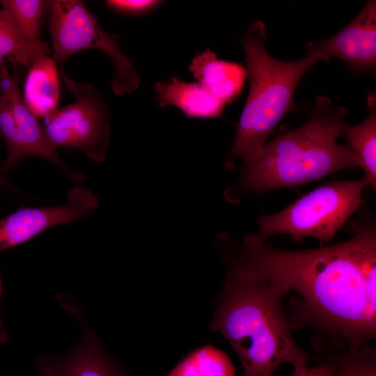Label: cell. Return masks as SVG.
<instances>
[{"label":"cell","mask_w":376,"mask_h":376,"mask_svg":"<svg viewBox=\"0 0 376 376\" xmlns=\"http://www.w3.org/2000/svg\"><path fill=\"white\" fill-rule=\"evenodd\" d=\"M228 269L256 275L300 297L290 327L311 325L337 348L359 350L376 336V226H354L349 240L319 248H276L246 235L226 256Z\"/></svg>","instance_id":"1"},{"label":"cell","mask_w":376,"mask_h":376,"mask_svg":"<svg viewBox=\"0 0 376 376\" xmlns=\"http://www.w3.org/2000/svg\"><path fill=\"white\" fill-rule=\"evenodd\" d=\"M285 295L268 281L228 269L210 329L230 343L242 376H272L284 363L307 366L308 354L291 334L282 305Z\"/></svg>","instance_id":"2"},{"label":"cell","mask_w":376,"mask_h":376,"mask_svg":"<svg viewBox=\"0 0 376 376\" xmlns=\"http://www.w3.org/2000/svg\"><path fill=\"white\" fill-rule=\"evenodd\" d=\"M347 113L333 107L329 98L318 96L309 119L300 127L266 143L254 162L243 166L238 182L225 193L237 202L245 193L292 188L336 172L360 167L348 144H339Z\"/></svg>","instance_id":"3"},{"label":"cell","mask_w":376,"mask_h":376,"mask_svg":"<svg viewBox=\"0 0 376 376\" xmlns=\"http://www.w3.org/2000/svg\"><path fill=\"white\" fill-rule=\"evenodd\" d=\"M267 29L260 20L253 22L242 36L249 91L225 163L228 169L237 158L243 166L254 162L278 123L295 109L293 96L301 77L316 62L325 60L310 47L301 59L276 60L265 47Z\"/></svg>","instance_id":"4"},{"label":"cell","mask_w":376,"mask_h":376,"mask_svg":"<svg viewBox=\"0 0 376 376\" xmlns=\"http://www.w3.org/2000/svg\"><path fill=\"white\" fill-rule=\"evenodd\" d=\"M364 178L334 181L320 186L277 213L263 215L255 234L263 241L277 234L331 240L360 207Z\"/></svg>","instance_id":"5"},{"label":"cell","mask_w":376,"mask_h":376,"mask_svg":"<svg viewBox=\"0 0 376 376\" xmlns=\"http://www.w3.org/2000/svg\"><path fill=\"white\" fill-rule=\"evenodd\" d=\"M47 17L53 58L56 63L62 65L74 54L84 49L100 50L107 54L113 64L111 87L116 95L129 94L139 88L140 76L120 51V36L105 31L82 1H49Z\"/></svg>","instance_id":"6"},{"label":"cell","mask_w":376,"mask_h":376,"mask_svg":"<svg viewBox=\"0 0 376 376\" xmlns=\"http://www.w3.org/2000/svg\"><path fill=\"white\" fill-rule=\"evenodd\" d=\"M75 101L57 108L42 126L54 148L82 150L96 162L105 160L109 145L110 115L101 93L87 82H77L61 72Z\"/></svg>","instance_id":"7"},{"label":"cell","mask_w":376,"mask_h":376,"mask_svg":"<svg viewBox=\"0 0 376 376\" xmlns=\"http://www.w3.org/2000/svg\"><path fill=\"white\" fill-rule=\"evenodd\" d=\"M0 92V139L6 143L7 155L0 166V185L7 172L23 159L37 157L64 171L70 179L81 181L83 176L72 171L58 156L46 138L38 119L25 105L20 93V75L16 64Z\"/></svg>","instance_id":"8"},{"label":"cell","mask_w":376,"mask_h":376,"mask_svg":"<svg viewBox=\"0 0 376 376\" xmlns=\"http://www.w3.org/2000/svg\"><path fill=\"white\" fill-rule=\"evenodd\" d=\"M97 205L91 190L78 187L70 190L63 205L19 209L0 220V251L21 244L50 227L80 219Z\"/></svg>","instance_id":"9"},{"label":"cell","mask_w":376,"mask_h":376,"mask_svg":"<svg viewBox=\"0 0 376 376\" xmlns=\"http://www.w3.org/2000/svg\"><path fill=\"white\" fill-rule=\"evenodd\" d=\"M325 60L340 59L357 74H374L376 68V1H368L357 16L334 36L311 41Z\"/></svg>","instance_id":"10"},{"label":"cell","mask_w":376,"mask_h":376,"mask_svg":"<svg viewBox=\"0 0 376 376\" xmlns=\"http://www.w3.org/2000/svg\"><path fill=\"white\" fill-rule=\"evenodd\" d=\"M58 301L80 324L82 338L64 355H49L54 376H132L105 351L72 297L62 295Z\"/></svg>","instance_id":"11"},{"label":"cell","mask_w":376,"mask_h":376,"mask_svg":"<svg viewBox=\"0 0 376 376\" xmlns=\"http://www.w3.org/2000/svg\"><path fill=\"white\" fill-rule=\"evenodd\" d=\"M189 69L201 85L226 104L240 95L246 77L242 65L218 59L210 48L196 54Z\"/></svg>","instance_id":"12"},{"label":"cell","mask_w":376,"mask_h":376,"mask_svg":"<svg viewBox=\"0 0 376 376\" xmlns=\"http://www.w3.org/2000/svg\"><path fill=\"white\" fill-rule=\"evenodd\" d=\"M154 88L156 100L161 107L174 105L189 117H219L226 106L198 82L187 83L172 78L156 83Z\"/></svg>","instance_id":"13"},{"label":"cell","mask_w":376,"mask_h":376,"mask_svg":"<svg viewBox=\"0 0 376 376\" xmlns=\"http://www.w3.org/2000/svg\"><path fill=\"white\" fill-rule=\"evenodd\" d=\"M59 97L56 61L53 57L41 58L28 69L24 83L23 101L38 119L46 118L57 109Z\"/></svg>","instance_id":"14"},{"label":"cell","mask_w":376,"mask_h":376,"mask_svg":"<svg viewBox=\"0 0 376 376\" xmlns=\"http://www.w3.org/2000/svg\"><path fill=\"white\" fill-rule=\"evenodd\" d=\"M368 116L361 123L351 126L346 122L342 127V136L356 155L360 168L364 172L368 186L376 189V100L375 93L367 96Z\"/></svg>","instance_id":"15"},{"label":"cell","mask_w":376,"mask_h":376,"mask_svg":"<svg viewBox=\"0 0 376 376\" xmlns=\"http://www.w3.org/2000/svg\"><path fill=\"white\" fill-rule=\"evenodd\" d=\"M50 52L44 42L33 45L23 39L9 12L0 8V65L20 64L29 69L38 59L49 56Z\"/></svg>","instance_id":"16"},{"label":"cell","mask_w":376,"mask_h":376,"mask_svg":"<svg viewBox=\"0 0 376 376\" xmlns=\"http://www.w3.org/2000/svg\"><path fill=\"white\" fill-rule=\"evenodd\" d=\"M229 357L212 345L194 350L183 357L166 376H235Z\"/></svg>","instance_id":"17"},{"label":"cell","mask_w":376,"mask_h":376,"mask_svg":"<svg viewBox=\"0 0 376 376\" xmlns=\"http://www.w3.org/2000/svg\"><path fill=\"white\" fill-rule=\"evenodd\" d=\"M1 7L10 14L17 32L26 41L41 45L40 33L47 16L49 1L1 0Z\"/></svg>","instance_id":"18"},{"label":"cell","mask_w":376,"mask_h":376,"mask_svg":"<svg viewBox=\"0 0 376 376\" xmlns=\"http://www.w3.org/2000/svg\"><path fill=\"white\" fill-rule=\"evenodd\" d=\"M326 362L334 376H376L375 351L369 343L355 351L341 349Z\"/></svg>","instance_id":"19"},{"label":"cell","mask_w":376,"mask_h":376,"mask_svg":"<svg viewBox=\"0 0 376 376\" xmlns=\"http://www.w3.org/2000/svg\"><path fill=\"white\" fill-rule=\"evenodd\" d=\"M106 6L120 13L139 15L150 12L161 3L154 0H108Z\"/></svg>","instance_id":"20"},{"label":"cell","mask_w":376,"mask_h":376,"mask_svg":"<svg viewBox=\"0 0 376 376\" xmlns=\"http://www.w3.org/2000/svg\"><path fill=\"white\" fill-rule=\"evenodd\" d=\"M291 376H334V373L331 365L325 362L313 368L307 366L294 367Z\"/></svg>","instance_id":"21"},{"label":"cell","mask_w":376,"mask_h":376,"mask_svg":"<svg viewBox=\"0 0 376 376\" xmlns=\"http://www.w3.org/2000/svg\"><path fill=\"white\" fill-rule=\"evenodd\" d=\"M37 376H54L53 367L47 354H42L36 362Z\"/></svg>","instance_id":"22"},{"label":"cell","mask_w":376,"mask_h":376,"mask_svg":"<svg viewBox=\"0 0 376 376\" xmlns=\"http://www.w3.org/2000/svg\"><path fill=\"white\" fill-rule=\"evenodd\" d=\"M10 75L8 66L0 65V92L6 84Z\"/></svg>","instance_id":"23"},{"label":"cell","mask_w":376,"mask_h":376,"mask_svg":"<svg viewBox=\"0 0 376 376\" xmlns=\"http://www.w3.org/2000/svg\"><path fill=\"white\" fill-rule=\"evenodd\" d=\"M1 291H2V286H1V281L0 278V299H1ZM8 340V334L4 330L3 325H2V321L0 316V345L3 343Z\"/></svg>","instance_id":"24"}]
</instances>
